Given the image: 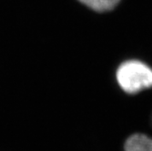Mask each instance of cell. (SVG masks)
Here are the masks:
<instances>
[{
    "mask_svg": "<svg viewBox=\"0 0 152 151\" xmlns=\"http://www.w3.org/2000/svg\"><path fill=\"white\" fill-rule=\"evenodd\" d=\"M119 87L128 94H136L152 87V69L139 60H128L117 70Z\"/></svg>",
    "mask_w": 152,
    "mask_h": 151,
    "instance_id": "6da1fadb",
    "label": "cell"
},
{
    "mask_svg": "<svg viewBox=\"0 0 152 151\" xmlns=\"http://www.w3.org/2000/svg\"><path fill=\"white\" fill-rule=\"evenodd\" d=\"M78 1L96 12H107L112 10L120 0H78Z\"/></svg>",
    "mask_w": 152,
    "mask_h": 151,
    "instance_id": "3957f363",
    "label": "cell"
},
{
    "mask_svg": "<svg viewBox=\"0 0 152 151\" xmlns=\"http://www.w3.org/2000/svg\"><path fill=\"white\" fill-rule=\"evenodd\" d=\"M125 151H152V139L144 134H134L127 139Z\"/></svg>",
    "mask_w": 152,
    "mask_h": 151,
    "instance_id": "7a4b0ae2",
    "label": "cell"
}]
</instances>
